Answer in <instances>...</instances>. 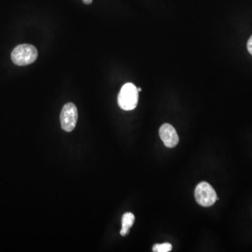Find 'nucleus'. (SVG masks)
I'll return each instance as SVG.
<instances>
[{"label": "nucleus", "instance_id": "2", "mask_svg": "<svg viewBox=\"0 0 252 252\" xmlns=\"http://www.w3.org/2000/svg\"><path fill=\"white\" fill-rule=\"evenodd\" d=\"M38 57V51L31 44H21L16 46L11 53V60L15 64L26 66L34 62Z\"/></svg>", "mask_w": 252, "mask_h": 252}, {"label": "nucleus", "instance_id": "9", "mask_svg": "<svg viewBox=\"0 0 252 252\" xmlns=\"http://www.w3.org/2000/svg\"><path fill=\"white\" fill-rule=\"evenodd\" d=\"M93 0H83V2L86 4H91L92 3Z\"/></svg>", "mask_w": 252, "mask_h": 252}, {"label": "nucleus", "instance_id": "5", "mask_svg": "<svg viewBox=\"0 0 252 252\" xmlns=\"http://www.w3.org/2000/svg\"><path fill=\"white\" fill-rule=\"evenodd\" d=\"M159 135L165 147L174 148L179 143L180 138L175 127L168 124L161 126L159 130Z\"/></svg>", "mask_w": 252, "mask_h": 252}, {"label": "nucleus", "instance_id": "1", "mask_svg": "<svg viewBox=\"0 0 252 252\" xmlns=\"http://www.w3.org/2000/svg\"><path fill=\"white\" fill-rule=\"evenodd\" d=\"M139 92L137 88L132 83L122 86L118 96L119 107L125 111L133 110L138 103Z\"/></svg>", "mask_w": 252, "mask_h": 252}, {"label": "nucleus", "instance_id": "4", "mask_svg": "<svg viewBox=\"0 0 252 252\" xmlns=\"http://www.w3.org/2000/svg\"><path fill=\"white\" fill-rule=\"evenodd\" d=\"M78 120V111L75 104L69 102L64 104L61 114V124L63 130L72 132L75 128Z\"/></svg>", "mask_w": 252, "mask_h": 252}, {"label": "nucleus", "instance_id": "7", "mask_svg": "<svg viewBox=\"0 0 252 252\" xmlns=\"http://www.w3.org/2000/svg\"><path fill=\"white\" fill-rule=\"evenodd\" d=\"M172 246L170 243L156 244L153 247L154 252H169L171 251Z\"/></svg>", "mask_w": 252, "mask_h": 252}, {"label": "nucleus", "instance_id": "3", "mask_svg": "<svg viewBox=\"0 0 252 252\" xmlns=\"http://www.w3.org/2000/svg\"><path fill=\"white\" fill-rule=\"evenodd\" d=\"M195 198L197 203L203 207H210L215 203L217 198L215 189L207 182H200L195 189Z\"/></svg>", "mask_w": 252, "mask_h": 252}, {"label": "nucleus", "instance_id": "6", "mask_svg": "<svg viewBox=\"0 0 252 252\" xmlns=\"http://www.w3.org/2000/svg\"><path fill=\"white\" fill-rule=\"evenodd\" d=\"M135 217L133 214L127 212L124 214L122 217V228L121 230V235L126 236L129 233V230L134 224Z\"/></svg>", "mask_w": 252, "mask_h": 252}, {"label": "nucleus", "instance_id": "10", "mask_svg": "<svg viewBox=\"0 0 252 252\" xmlns=\"http://www.w3.org/2000/svg\"><path fill=\"white\" fill-rule=\"evenodd\" d=\"M137 91H138V92H141L142 89H141V88H137Z\"/></svg>", "mask_w": 252, "mask_h": 252}, {"label": "nucleus", "instance_id": "8", "mask_svg": "<svg viewBox=\"0 0 252 252\" xmlns=\"http://www.w3.org/2000/svg\"><path fill=\"white\" fill-rule=\"evenodd\" d=\"M248 49L250 54L252 55V35L251 37L250 38V39L248 40Z\"/></svg>", "mask_w": 252, "mask_h": 252}]
</instances>
